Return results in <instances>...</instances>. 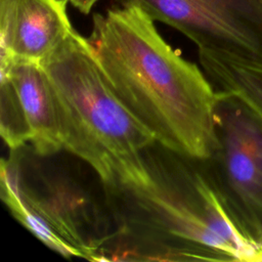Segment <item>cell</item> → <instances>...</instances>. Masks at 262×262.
<instances>
[{
  "mask_svg": "<svg viewBox=\"0 0 262 262\" xmlns=\"http://www.w3.org/2000/svg\"><path fill=\"white\" fill-rule=\"evenodd\" d=\"M216 92L218 144L214 152L205 159V164L232 221L260 253L262 114L237 92Z\"/></svg>",
  "mask_w": 262,
  "mask_h": 262,
  "instance_id": "cell-5",
  "label": "cell"
},
{
  "mask_svg": "<svg viewBox=\"0 0 262 262\" xmlns=\"http://www.w3.org/2000/svg\"><path fill=\"white\" fill-rule=\"evenodd\" d=\"M32 147L10 150L1 162V189L14 192L76 254L106 261L115 227L103 188L95 193L77 173Z\"/></svg>",
  "mask_w": 262,
  "mask_h": 262,
  "instance_id": "cell-4",
  "label": "cell"
},
{
  "mask_svg": "<svg viewBox=\"0 0 262 262\" xmlns=\"http://www.w3.org/2000/svg\"><path fill=\"white\" fill-rule=\"evenodd\" d=\"M260 257H261V262H262V249L260 250Z\"/></svg>",
  "mask_w": 262,
  "mask_h": 262,
  "instance_id": "cell-12",
  "label": "cell"
},
{
  "mask_svg": "<svg viewBox=\"0 0 262 262\" xmlns=\"http://www.w3.org/2000/svg\"><path fill=\"white\" fill-rule=\"evenodd\" d=\"M0 131L10 150L30 143L31 133L14 85L9 76L1 72Z\"/></svg>",
  "mask_w": 262,
  "mask_h": 262,
  "instance_id": "cell-10",
  "label": "cell"
},
{
  "mask_svg": "<svg viewBox=\"0 0 262 262\" xmlns=\"http://www.w3.org/2000/svg\"><path fill=\"white\" fill-rule=\"evenodd\" d=\"M98 0H68L73 6L79 9L82 13H89Z\"/></svg>",
  "mask_w": 262,
  "mask_h": 262,
  "instance_id": "cell-11",
  "label": "cell"
},
{
  "mask_svg": "<svg viewBox=\"0 0 262 262\" xmlns=\"http://www.w3.org/2000/svg\"><path fill=\"white\" fill-rule=\"evenodd\" d=\"M135 4L154 20L173 27L198 53L262 68V0H118Z\"/></svg>",
  "mask_w": 262,
  "mask_h": 262,
  "instance_id": "cell-6",
  "label": "cell"
},
{
  "mask_svg": "<svg viewBox=\"0 0 262 262\" xmlns=\"http://www.w3.org/2000/svg\"><path fill=\"white\" fill-rule=\"evenodd\" d=\"M40 64L55 97L63 150L104 186L139 167L156 139L107 83L89 39L73 29Z\"/></svg>",
  "mask_w": 262,
  "mask_h": 262,
  "instance_id": "cell-3",
  "label": "cell"
},
{
  "mask_svg": "<svg viewBox=\"0 0 262 262\" xmlns=\"http://www.w3.org/2000/svg\"><path fill=\"white\" fill-rule=\"evenodd\" d=\"M199 59L216 91L237 92L262 114V68L211 53H199Z\"/></svg>",
  "mask_w": 262,
  "mask_h": 262,
  "instance_id": "cell-9",
  "label": "cell"
},
{
  "mask_svg": "<svg viewBox=\"0 0 262 262\" xmlns=\"http://www.w3.org/2000/svg\"><path fill=\"white\" fill-rule=\"evenodd\" d=\"M107 83L156 142L195 159L217 147V92L203 70L159 34L140 6L93 15L89 38Z\"/></svg>",
  "mask_w": 262,
  "mask_h": 262,
  "instance_id": "cell-2",
  "label": "cell"
},
{
  "mask_svg": "<svg viewBox=\"0 0 262 262\" xmlns=\"http://www.w3.org/2000/svg\"><path fill=\"white\" fill-rule=\"evenodd\" d=\"M68 0H0V57L40 62L73 30Z\"/></svg>",
  "mask_w": 262,
  "mask_h": 262,
  "instance_id": "cell-7",
  "label": "cell"
},
{
  "mask_svg": "<svg viewBox=\"0 0 262 262\" xmlns=\"http://www.w3.org/2000/svg\"><path fill=\"white\" fill-rule=\"evenodd\" d=\"M204 160L155 142L131 174L103 185L115 227L108 260L261 262Z\"/></svg>",
  "mask_w": 262,
  "mask_h": 262,
  "instance_id": "cell-1",
  "label": "cell"
},
{
  "mask_svg": "<svg viewBox=\"0 0 262 262\" xmlns=\"http://www.w3.org/2000/svg\"><path fill=\"white\" fill-rule=\"evenodd\" d=\"M0 72L6 73L14 85L30 129L32 149L40 156L63 150L55 97L40 62L1 57Z\"/></svg>",
  "mask_w": 262,
  "mask_h": 262,
  "instance_id": "cell-8",
  "label": "cell"
}]
</instances>
